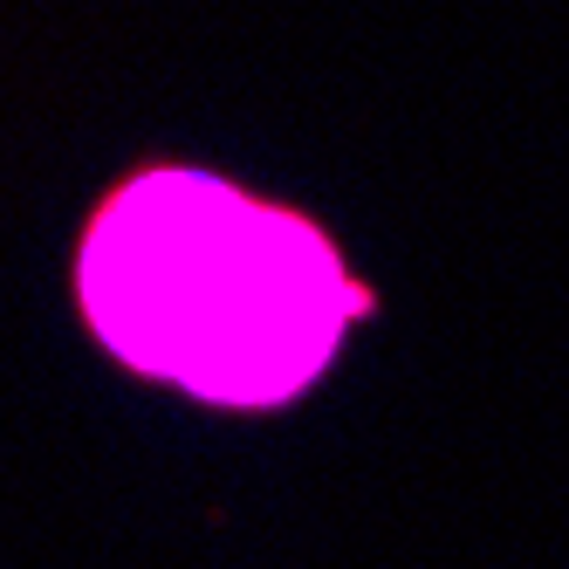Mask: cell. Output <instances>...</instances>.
Listing matches in <instances>:
<instances>
[{
	"label": "cell",
	"instance_id": "obj_1",
	"mask_svg": "<svg viewBox=\"0 0 569 569\" xmlns=\"http://www.w3.org/2000/svg\"><path fill=\"white\" fill-rule=\"evenodd\" d=\"M83 296L117 357L227 405L289 398L337 343L330 248L207 179H144L97 220Z\"/></svg>",
	"mask_w": 569,
	"mask_h": 569
}]
</instances>
